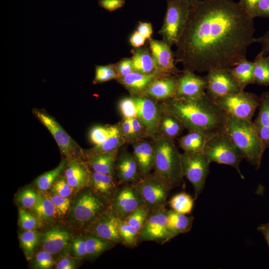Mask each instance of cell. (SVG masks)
<instances>
[{"instance_id": "1", "label": "cell", "mask_w": 269, "mask_h": 269, "mask_svg": "<svg viewBox=\"0 0 269 269\" xmlns=\"http://www.w3.org/2000/svg\"><path fill=\"white\" fill-rule=\"evenodd\" d=\"M254 18L233 0H199L190 4L176 45L175 63L199 73L233 67L254 43Z\"/></svg>"}, {"instance_id": "2", "label": "cell", "mask_w": 269, "mask_h": 269, "mask_svg": "<svg viewBox=\"0 0 269 269\" xmlns=\"http://www.w3.org/2000/svg\"><path fill=\"white\" fill-rule=\"evenodd\" d=\"M159 103L162 111L176 118L188 132H198L207 139L226 132L227 114L207 93L197 99L174 97Z\"/></svg>"}, {"instance_id": "3", "label": "cell", "mask_w": 269, "mask_h": 269, "mask_svg": "<svg viewBox=\"0 0 269 269\" xmlns=\"http://www.w3.org/2000/svg\"><path fill=\"white\" fill-rule=\"evenodd\" d=\"M226 133L239 148L244 159L256 169H259L266 148L254 123L227 114Z\"/></svg>"}, {"instance_id": "4", "label": "cell", "mask_w": 269, "mask_h": 269, "mask_svg": "<svg viewBox=\"0 0 269 269\" xmlns=\"http://www.w3.org/2000/svg\"><path fill=\"white\" fill-rule=\"evenodd\" d=\"M154 143V172L166 178L173 188L183 181L181 153L174 141L156 135L151 138Z\"/></svg>"}, {"instance_id": "5", "label": "cell", "mask_w": 269, "mask_h": 269, "mask_svg": "<svg viewBox=\"0 0 269 269\" xmlns=\"http://www.w3.org/2000/svg\"><path fill=\"white\" fill-rule=\"evenodd\" d=\"M202 151L210 163L231 166L236 169L242 179H244L240 169L244 156L226 132L208 139Z\"/></svg>"}, {"instance_id": "6", "label": "cell", "mask_w": 269, "mask_h": 269, "mask_svg": "<svg viewBox=\"0 0 269 269\" xmlns=\"http://www.w3.org/2000/svg\"><path fill=\"white\" fill-rule=\"evenodd\" d=\"M166 11L158 34L171 47L176 45L185 26L190 4L183 0H166Z\"/></svg>"}, {"instance_id": "7", "label": "cell", "mask_w": 269, "mask_h": 269, "mask_svg": "<svg viewBox=\"0 0 269 269\" xmlns=\"http://www.w3.org/2000/svg\"><path fill=\"white\" fill-rule=\"evenodd\" d=\"M35 117L49 131L61 154L68 160L85 159L84 152L80 146L71 137L57 120L45 110L34 108L32 111Z\"/></svg>"}, {"instance_id": "8", "label": "cell", "mask_w": 269, "mask_h": 269, "mask_svg": "<svg viewBox=\"0 0 269 269\" xmlns=\"http://www.w3.org/2000/svg\"><path fill=\"white\" fill-rule=\"evenodd\" d=\"M134 183L150 213L166 205L167 197L173 188L166 178L154 171Z\"/></svg>"}, {"instance_id": "9", "label": "cell", "mask_w": 269, "mask_h": 269, "mask_svg": "<svg viewBox=\"0 0 269 269\" xmlns=\"http://www.w3.org/2000/svg\"><path fill=\"white\" fill-rule=\"evenodd\" d=\"M181 166L183 176L193 185L194 199L197 198L204 189L209 172V162L203 151L181 153Z\"/></svg>"}, {"instance_id": "10", "label": "cell", "mask_w": 269, "mask_h": 269, "mask_svg": "<svg viewBox=\"0 0 269 269\" xmlns=\"http://www.w3.org/2000/svg\"><path fill=\"white\" fill-rule=\"evenodd\" d=\"M214 101L227 114L252 121L259 107L260 98L254 93L242 91Z\"/></svg>"}, {"instance_id": "11", "label": "cell", "mask_w": 269, "mask_h": 269, "mask_svg": "<svg viewBox=\"0 0 269 269\" xmlns=\"http://www.w3.org/2000/svg\"><path fill=\"white\" fill-rule=\"evenodd\" d=\"M108 207L92 189L87 190L75 200L72 207V215L79 223L90 227Z\"/></svg>"}, {"instance_id": "12", "label": "cell", "mask_w": 269, "mask_h": 269, "mask_svg": "<svg viewBox=\"0 0 269 269\" xmlns=\"http://www.w3.org/2000/svg\"><path fill=\"white\" fill-rule=\"evenodd\" d=\"M121 185L117 189L109 207L120 219L124 220L145 203L134 183Z\"/></svg>"}, {"instance_id": "13", "label": "cell", "mask_w": 269, "mask_h": 269, "mask_svg": "<svg viewBox=\"0 0 269 269\" xmlns=\"http://www.w3.org/2000/svg\"><path fill=\"white\" fill-rule=\"evenodd\" d=\"M168 212L163 206L150 213L139 232L138 243L155 241L162 244L172 239L167 227Z\"/></svg>"}, {"instance_id": "14", "label": "cell", "mask_w": 269, "mask_h": 269, "mask_svg": "<svg viewBox=\"0 0 269 269\" xmlns=\"http://www.w3.org/2000/svg\"><path fill=\"white\" fill-rule=\"evenodd\" d=\"M204 77L206 93L214 101L243 91L229 68L209 71Z\"/></svg>"}, {"instance_id": "15", "label": "cell", "mask_w": 269, "mask_h": 269, "mask_svg": "<svg viewBox=\"0 0 269 269\" xmlns=\"http://www.w3.org/2000/svg\"><path fill=\"white\" fill-rule=\"evenodd\" d=\"M132 97L135 104L137 117L146 128L151 139L157 134L162 113L160 103L146 96Z\"/></svg>"}, {"instance_id": "16", "label": "cell", "mask_w": 269, "mask_h": 269, "mask_svg": "<svg viewBox=\"0 0 269 269\" xmlns=\"http://www.w3.org/2000/svg\"><path fill=\"white\" fill-rule=\"evenodd\" d=\"M147 41L157 72L161 75L177 76L181 70L175 66L174 52L171 46L162 39L156 40L151 38Z\"/></svg>"}, {"instance_id": "17", "label": "cell", "mask_w": 269, "mask_h": 269, "mask_svg": "<svg viewBox=\"0 0 269 269\" xmlns=\"http://www.w3.org/2000/svg\"><path fill=\"white\" fill-rule=\"evenodd\" d=\"M176 80L175 98L195 100L203 97L206 94L205 77L196 75L195 72L182 70L176 76Z\"/></svg>"}, {"instance_id": "18", "label": "cell", "mask_w": 269, "mask_h": 269, "mask_svg": "<svg viewBox=\"0 0 269 269\" xmlns=\"http://www.w3.org/2000/svg\"><path fill=\"white\" fill-rule=\"evenodd\" d=\"M119 221L120 219L109 207L89 227L88 232L114 244H122Z\"/></svg>"}, {"instance_id": "19", "label": "cell", "mask_w": 269, "mask_h": 269, "mask_svg": "<svg viewBox=\"0 0 269 269\" xmlns=\"http://www.w3.org/2000/svg\"><path fill=\"white\" fill-rule=\"evenodd\" d=\"M115 176L119 184L134 183L141 178L133 152L126 148L119 151L115 165Z\"/></svg>"}, {"instance_id": "20", "label": "cell", "mask_w": 269, "mask_h": 269, "mask_svg": "<svg viewBox=\"0 0 269 269\" xmlns=\"http://www.w3.org/2000/svg\"><path fill=\"white\" fill-rule=\"evenodd\" d=\"M64 171L65 177L73 190H79L89 187L92 171L85 159L68 160Z\"/></svg>"}, {"instance_id": "21", "label": "cell", "mask_w": 269, "mask_h": 269, "mask_svg": "<svg viewBox=\"0 0 269 269\" xmlns=\"http://www.w3.org/2000/svg\"><path fill=\"white\" fill-rule=\"evenodd\" d=\"M133 153L137 164L141 178L148 175L153 169L154 143L152 139L136 140L132 143Z\"/></svg>"}, {"instance_id": "22", "label": "cell", "mask_w": 269, "mask_h": 269, "mask_svg": "<svg viewBox=\"0 0 269 269\" xmlns=\"http://www.w3.org/2000/svg\"><path fill=\"white\" fill-rule=\"evenodd\" d=\"M176 87V76L161 75L150 84L144 96L158 102L166 101L175 97Z\"/></svg>"}, {"instance_id": "23", "label": "cell", "mask_w": 269, "mask_h": 269, "mask_svg": "<svg viewBox=\"0 0 269 269\" xmlns=\"http://www.w3.org/2000/svg\"><path fill=\"white\" fill-rule=\"evenodd\" d=\"M160 75L161 74L158 73L144 75L133 72L123 77H119L116 80L128 91L130 96H144L150 84Z\"/></svg>"}, {"instance_id": "24", "label": "cell", "mask_w": 269, "mask_h": 269, "mask_svg": "<svg viewBox=\"0 0 269 269\" xmlns=\"http://www.w3.org/2000/svg\"><path fill=\"white\" fill-rule=\"evenodd\" d=\"M116 176L92 171L89 187L107 204H110L118 188Z\"/></svg>"}, {"instance_id": "25", "label": "cell", "mask_w": 269, "mask_h": 269, "mask_svg": "<svg viewBox=\"0 0 269 269\" xmlns=\"http://www.w3.org/2000/svg\"><path fill=\"white\" fill-rule=\"evenodd\" d=\"M71 239V235L67 231L59 228H52L43 235L42 247L43 250L55 255L65 249Z\"/></svg>"}, {"instance_id": "26", "label": "cell", "mask_w": 269, "mask_h": 269, "mask_svg": "<svg viewBox=\"0 0 269 269\" xmlns=\"http://www.w3.org/2000/svg\"><path fill=\"white\" fill-rule=\"evenodd\" d=\"M131 52L133 72L144 75L158 73L148 46L144 45L138 48H134Z\"/></svg>"}, {"instance_id": "27", "label": "cell", "mask_w": 269, "mask_h": 269, "mask_svg": "<svg viewBox=\"0 0 269 269\" xmlns=\"http://www.w3.org/2000/svg\"><path fill=\"white\" fill-rule=\"evenodd\" d=\"M118 123L110 125L108 137L102 143L83 150L85 158L95 154L119 149L125 144Z\"/></svg>"}, {"instance_id": "28", "label": "cell", "mask_w": 269, "mask_h": 269, "mask_svg": "<svg viewBox=\"0 0 269 269\" xmlns=\"http://www.w3.org/2000/svg\"><path fill=\"white\" fill-rule=\"evenodd\" d=\"M119 149L88 156L85 160L93 171L115 176V165Z\"/></svg>"}, {"instance_id": "29", "label": "cell", "mask_w": 269, "mask_h": 269, "mask_svg": "<svg viewBox=\"0 0 269 269\" xmlns=\"http://www.w3.org/2000/svg\"><path fill=\"white\" fill-rule=\"evenodd\" d=\"M194 217L187 216L171 209L168 210L167 229L173 239L177 235L189 232L192 227Z\"/></svg>"}, {"instance_id": "30", "label": "cell", "mask_w": 269, "mask_h": 269, "mask_svg": "<svg viewBox=\"0 0 269 269\" xmlns=\"http://www.w3.org/2000/svg\"><path fill=\"white\" fill-rule=\"evenodd\" d=\"M254 68V62L245 58L235 66L229 68L234 79L243 91L248 85L255 83Z\"/></svg>"}, {"instance_id": "31", "label": "cell", "mask_w": 269, "mask_h": 269, "mask_svg": "<svg viewBox=\"0 0 269 269\" xmlns=\"http://www.w3.org/2000/svg\"><path fill=\"white\" fill-rule=\"evenodd\" d=\"M184 129V127L179 120L169 114L162 112L156 135L175 141Z\"/></svg>"}, {"instance_id": "32", "label": "cell", "mask_w": 269, "mask_h": 269, "mask_svg": "<svg viewBox=\"0 0 269 269\" xmlns=\"http://www.w3.org/2000/svg\"><path fill=\"white\" fill-rule=\"evenodd\" d=\"M207 139L202 133L190 131L179 138L178 143L184 152L194 153L202 151Z\"/></svg>"}, {"instance_id": "33", "label": "cell", "mask_w": 269, "mask_h": 269, "mask_svg": "<svg viewBox=\"0 0 269 269\" xmlns=\"http://www.w3.org/2000/svg\"><path fill=\"white\" fill-rule=\"evenodd\" d=\"M253 62L255 83L262 86H269V55L260 51Z\"/></svg>"}, {"instance_id": "34", "label": "cell", "mask_w": 269, "mask_h": 269, "mask_svg": "<svg viewBox=\"0 0 269 269\" xmlns=\"http://www.w3.org/2000/svg\"><path fill=\"white\" fill-rule=\"evenodd\" d=\"M87 257L94 259L114 247L115 244L105 241L89 232L85 237Z\"/></svg>"}, {"instance_id": "35", "label": "cell", "mask_w": 269, "mask_h": 269, "mask_svg": "<svg viewBox=\"0 0 269 269\" xmlns=\"http://www.w3.org/2000/svg\"><path fill=\"white\" fill-rule=\"evenodd\" d=\"M67 161V158H63L56 168L37 177L35 180V184L37 188L41 191H45L51 188L64 170Z\"/></svg>"}, {"instance_id": "36", "label": "cell", "mask_w": 269, "mask_h": 269, "mask_svg": "<svg viewBox=\"0 0 269 269\" xmlns=\"http://www.w3.org/2000/svg\"><path fill=\"white\" fill-rule=\"evenodd\" d=\"M32 209L40 220H49L54 217L56 213L51 199L41 194H38L36 203Z\"/></svg>"}, {"instance_id": "37", "label": "cell", "mask_w": 269, "mask_h": 269, "mask_svg": "<svg viewBox=\"0 0 269 269\" xmlns=\"http://www.w3.org/2000/svg\"><path fill=\"white\" fill-rule=\"evenodd\" d=\"M194 200L189 194L181 192L173 196L168 203L171 209L174 211L187 214L192 210Z\"/></svg>"}, {"instance_id": "38", "label": "cell", "mask_w": 269, "mask_h": 269, "mask_svg": "<svg viewBox=\"0 0 269 269\" xmlns=\"http://www.w3.org/2000/svg\"><path fill=\"white\" fill-rule=\"evenodd\" d=\"M119 232L122 244L129 248H134L138 244L139 231L123 220L120 219Z\"/></svg>"}, {"instance_id": "39", "label": "cell", "mask_w": 269, "mask_h": 269, "mask_svg": "<svg viewBox=\"0 0 269 269\" xmlns=\"http://www.w3.org/2000/svg\"><path fill=\"white\" fill-rule=\"evenodd\" d=\"M150 214V210L144 205L134 210L123 220L140 232Z\"/></svg>"}, {"instance_id": "40", "label": "cell", "mask_w": 269, "mask_h": 269, "mask_svg": "<svg viewBox=\"0 0 269 269\" xmlns=\"http://www.w3.org/2000/svg\"><path fill=\"white\" fill-rule=\"evenodd\" d=\"M119 77L114 64L95 65V75L92 84H101Z\"/></svg>"}, {"instance_id": "41", "label": "cell", "mask_w": 269, "mask_h": 269, "mask_svg": "<svg viewBox=\"0 0 269 269\" xmlns=\"http://www.w3.org/2000/svg\"><path fill=\"white\" fill-rule=\"evenodd\" d=\"M39 235L34 230L26 231L19 236V240L25 256L30 259L38 243Z\"/></svg>"}, {"instance_id": "42", "label": "cell", "mask_w": 269, "mask_h": 269, "mask_svg": "<svg viewBox=\"0 0 269 269\" xmlns=\"http://www.w3.org/2000/svg\"><path fill=\"white\" fill-rule=\"evenodd\" d=\"M258 115L253 122L255 126L269 127V92H264L260 96Z\"/></svg>"}, {"instance_id": "43", "label": "cell", "mask_w": 269, "mask_h": 269, "mask_svg": "<svg viewBox=\"0 0 269 269\" xmlns=\"http://www.w3.org/2000/svg\"><path fill=\"white\" fill-rule=\"evenodd\" d=\"M118 107L122 117L131 119L137 117V110L134 101L131 96L121 99Z\"/></svg>"}, {"instance_id": "44", "label": "cell", "mask_w": 269, "mask_h": 269, "mask_svg": "<svg viewBox=\"0 0 269 269\" xmlns=\"http://www.w3.org/2000/svg\"><path fill=\"white\" fill-rule=\"evenodd\" d=\"M110 133V125L95 126L90 131V139L95 145H99L106 140Z\"/></svg>"}, {"instance_id": "45", "label": "cell", "mask_w": 269, "mask_h": 269, "mask_svg": "<svg viewBox=\"0 0 269 269\" xmlns=\"http://www.w3.org/2000/svg\"><path fill=\"white\" fill-rule=\"evenodd\" d=\"M38 194L33 189L26 188L18 194L17 200L23 207L32 209L36 203Z\"/></svg>"}, {"instance_id": "46", "label": "cell", "mask_w": 269, "mask_h": 269, "mask_svg": "<svg viewBox=\"0 0 269 269\" xmlns=\"http://www.w3.org/2000/svg\"><path fill=\"white\" fill-rule=\"evenodd\" d=\"M54 262L52 254L43 250L36 255L34 261V267L39 269H48L52 267Z\"/></svg>"}, {"instance_id": "47", "label": "cell", "mask_w": 269, "mask_h": 269, "mask_svg": "<svg viewBox=\"0 0 269 269\" xmlns=\"http://www.w3.org/2000/svg\"><path fill=\"white\" fill-rule=\"evenodd\" d=\"M19 223L22 229L26 231L35 230L37 226L36 218L22 209H19L18 212Z\"/></svg>"}, {"instance_id": "48", "label": "cell", "mask_w": 269, "mask_h": 269, "mask_svg": "<svg viewBox=\"0 0 269 269\" xmlns=\"http://www.w3.org/2000/svg\"><path fill=\"white\" fill-rule=\"evenodd\" d=\"M51 187L53 194L65 197L70 195L73 190L65 177H61L57 179Z\"/></svg>"}, {"instance_id": "49", "label": "cell", "mask_w": 269, "mask_h": 269, "mask_svg": "<svg viewBox=\"0 0 269 269\" xmlns=\"http://www.w3.org/2000/svg\"><path fill=\"white\" fill-rule=\"evenodd\" d=\"M126 143H132L135 141L134 135L131 119L123 118L118 123Z\"/></svg>"}, {"instance_id": "50", "label": "cell", "mask_w": 269, "mask_h": 269, "mask_svg": "<svg viewBox=\"0 0 269 269\" xmlns=\"http://www.w3.org/2000/svg\"><path fill=\"white\" fill-rule=\"evenodd\" d=\"M131 120L135 141L144 138H150L146 128L137 117L131 118Z\"/></svg>"}, {"instance_id": "51", "label": "cell", "mask_w": 269, "mask_h": 269, "mask_svg": "<svg viewBox=\"0 0 269 269\" xmlns=\"http://www.w3.org/2000/svg\"><path fill=\"white\" fill-rule=\"evenodd\" d=\"M50 198L55 206L56 213L60 215H64L70 205L69 199L67 197L54 194Z\"/></svg>"}, {"instance_id": "52", "label": "cell", "mask_w": 269, "mask_h": 269, "mask_svg": "<svg viewBox=\"0 0 269 269\" xmlns=\"http://www.w3.org/2000/svg\"><path fill=\"white\" fill-rule=\"evenodd\" d=\"M72 251L75 256L82 259L87 257L85 237H78L75 239L72 245Z\"/></svg>"}, {"instance_id": "53", "label": "cell", "mask_w": 269, "mask_h": 269, "mask_svg": "<svg viewBox=\"0 0 269 269\" xmlns=\"http://www.w3.org/2000/svg\"><path fill=\"white\" fill-rule=\"evenodd\" d=\"M114 66L119 77H123L133 72L131 57L122 58L118 62L114 63Z\"/></svg>"}, {"instance_id": "54", "label": "cell", "mask_w": 269, "mask_h": 269, "mask_svg": "<svg viewBox=\"0 0 269 269\" xmlns=\"http://www.w3.org/2000/svg\"><path fill=\"white\" fill-rule=\"evenodd\" d=\"M251 16L253 18H269V0H260L252 10Z\"/></svg>"}, {"instance_id": "55", "label": "cell", "mask_w": 269, "mask_h": 269, "mask_svg": "<svg viewBox=\"0 0 269 269\" xmlns=\"http://www.w3.org/2000/svg\"><path fill=\"white\" fill-rule=\"evenodd\" d=\"M125 3V0H99L98 2L100 7L110 12L122 8Z\"/></svg>"}, {"instance_id": "56", "label": "cell", "mask_w": 269, "mask_h": 269, "mask_svg": "<svg viewBox=\"0 0 269 269\" xmlns=\"http://www.w3.org/2000/svg\"><path fill=\"white\" fill-rule=\"evenodd\" d=\"M78 262L73 258L64 257L60 258L56 263L57 269H74L77 267Z\"/></svg>"}, {"instance_id": "57", "label": "cell", "mask_w": 269, "mask_h": 269, "mask_svg": "<svg viewBox=\"0 0 269 269\" xmlns=\"http://www.w3.org/2000/svg\"><path fill=\"white\" fill-rule=\"evenodd\" d=\"M136 30L146 40L151 38L153 30L151 23L139 21Z\"/></svg>"}, {"instance_id": "58", "label": "cell", "mask_w": 269, "mask_h": 269, "mask_svg": "<svg viewBox=\"0 0 269 269\" xmlns=\"http://www.w3.org/2000/svg\"><path fill=\"white\" fill-rule=\"evenodd\" d=\"M254 42L260 44L262 46L260 51L265 55H268L269 53V30L267 31L261 36L255 37Z\"/></svg>"}, {"instance_id": "59", "label": "cell", "mask_w": 269, "mask_h": 269, "mask_svg": "<svg viewBox=\"0 0 269 269\" xmlns=\"http://www.w3.org/2000/svg\"><path fill=\"white\" fill-rule=\"evenodd\" d=\"M146 40L135 30L131 35L129 42L134 48H138L145 45Z\"/></svg>"}, {"instance_id": "60", "label": "cell", "mask_w": 269, "mask_h": 269, "mask_svg": "<svg viewBox=\"0 0 269 269\" xmlns=\"http://www.w3.org/2000/svg\"><path fill=\"white\" fill-rule=\"evenodd\" d=\"M255 127L266 148H269V127L266 126Z\"/></svg>"}, {"instance_id": "61", "label": "cell", "mask_w": 269, "mask_h": 269, "mask_svg": "<svg viewBox=\"0 0 269 269\" xmlns=\"http://www.w3.org/2000/svg\"><path fill=\"white\" fill-rule=\"evenodd\" d=\"M260 0H240L239 2L244 9L250 15L252 10Z\"/></svg>"}, {"instance_id": "62", "label": "cell", "mask_w": 269, "mask_h": 269, "mask_svg": "<svg viewBox=\"0 0 269 269\" xmlns=\"http://www.w3.org/2000/svg\"><path fill=\"white\" fill-rule=\"evenodd\" d=\"M258 230L264 235L269 247V223L260 225L258 227Z\"/></svg>"}, {"instance_id": "63", "label": "cell", "mask_w": 269, "mask_h": 269, "mask_svg": "<svg viewBox=\"0 0 269 269\" xmlns=\"http://www.w3.org/2000/svg\"><path fill=\"white\" fill-rule=\"evenodd\" d=\"M183 0L187 2V3L190 4H193V3H194L196 2L199 0Z\"/></svg>"}]
</instances>
